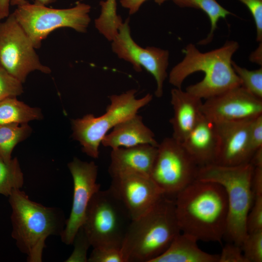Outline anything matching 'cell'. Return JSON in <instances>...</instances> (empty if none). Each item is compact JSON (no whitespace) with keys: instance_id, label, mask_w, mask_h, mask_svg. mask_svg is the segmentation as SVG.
Here are the masks:
<instances>
[{"instance_id":"d6a6232c","label":"cell","mask_w":262,"mask_h":262,"mask_svg":"<svg viewBox=\"0 0 262 262\" xmlns=\"http://www.w3.org/2000/svg\"><path fill=\"white\" fill-rule=\"evenodd\" d=\"M249 145L252 154L262 147V115L252 119L249 131Z\"/></svg>"},{"instance_id":"d6986e66","label":"cell","mask_w":262,"mask_h":262,"mask_svg":"<svg viewBox=\"0 0 262 262\" xmlns=\"http://www.w3.org/2000/svg\"><path fill=\"white\" fill-rule=\"evenodd\" d=\"M101 144L111 149L149 144L158 147L153 132L137 113L121 122L103 138Z\"/></svg>"},{"instance_id":"5bb4252c","label":"cell","mask_w":262,"mask_h":262,"mask_svg":"<svg viewBox=\"0 0 262 262\" xmlns=\"http://www.w3.org/2000/svg\"><path fill=\"white\" fill-rule=\"evenodd\" d=\"M111 178L109 188L124 204L132 220L147 212L165 195L149 176L131 173Z\"/></svg>"},{"instance_id":"9a60e30c","label":"cell","mask_w":262,"mask_h":262,"mask_svg":"<svg viewBox=\"0 0 262 262\" xmlns=\"http://www.w3.org/2000/svg\"><path fill=\"white\" fill-rule=\"evenodd\" d=\"M252 120L214 123L218 136V148L215 164L233 166L250 162L253 155L249 138Z\"/></svg>"},{"instance_id":"7c38bea8","label":"cell","mask_w":262,"mask_h":262,"mask_svg":"<svg viewBox=\"0 0 262 262\" xmlns=\"http://www.w3.org/2000/svg\"><path fill=\"white\" fill-rule=\"evenodd\" d=\"M68 168L73 181L72 204L60 236L64 243L70 245L83 223L90 201L100 190V185L97 181L98 167L94 162L82 161L75 157L68 164Z\"/></svg>"},{"instance_id":"603a6c76","label":"cell","mask_w":262,"mask_h":262,"mask_svg":"<svg viewBox=\"0 0 262 262\" xmlns=\"http://www.w3.org/2000/svg\"><path fill=\"white\" fill-rule=\"evenodd\" d=\"M32 131L28 123H11L0 125V157L6 162H9L15 146L26 139Z\"/></svg>"},{"instance_id":"ac0fdd59","label":"cell","mask_w":262,"mask_h":262,"mask_svg":"<svg viewBox=\"0 0 262 262\" xmlns=\"http://www.w3.org/2000/svg\"><path fill=\"white\" fill-rule=\"evenodd\" d=\"M170 100L173 110V115L170 119L172 137L182 143L202 116V99L175 87L171 91Z\"/></svg>"},{"instance_id":"ab89813d","label":"cell","mask_w":262,"mask_h":262,"mask_svg":"<svg viewBox=\"0 0 262 262\" xmlns=\"http://www.w3.org/2000/svg\"><path fill=\"white\" fill-rule=\"evenodd\" d=\"M155 2L159 5H161L167 0H154Z\"/></svg>"},{"instance_id":"30bf717a","label":"cell","mask_w":262,"mask_h":262,"mask_svg":"<svg viewBox=\"0 0 262 262\" xmlns=\"http://www.w3.org/2000/svg\"><path fill=\"white\" fill-rule=\"evenodd\" d=\"M34 49L13 13L0 22V66L22 83L33 71H51L41 63Z\"/></svg>"},{"instance_id":"d4e9b609","label":"cell","mask_w":262,"mask_h":262,"mask_svg":"<svg viewBox=\"0 0 262 262\" xmlns=\"http://www.w3.org/2000/svg\"><path fill=\"white\" fill-rule=\"evenodd\" d=\"M232 67L241 82V86L255 97L262 99V67L250 70L232 61Z\"/></svg>"},{"instance_id":"8fae6325","label":"cell","mask_w":262,"mask_h":262,"mask_svg":"<svg viewBox=\"0 0 262 262\" xmlns=\"http://www.w3.org/2000/svg\"><path fill=\"white\" fill-rule=\"evenodd\" d=\"M127 19L120 26L117 33L112 39V49L120 59L131 63L137 72L144 68L150 73L156 82L155 96L163 95L164 82L167 77L169 52L155 47L143 48L132 39Z\"/></svg>"},{"instance_id":"ba28073f","label":"cell","mask_w":262,"mask_h":262,"mask_svg":"<svg viewBox=\"0 0 262 262\" xmlns=\"http://www.w3.org/2000/svg\"><path fill=\"white\" fill-rule=\"evenodd\" d=\"M90 10L89 5L80 2L71 8L54 9L27 1L18 6L13 14L35 49H38L42 40L58 28L69 27L86 32L90 22Z\"/></svg>"},{"instance_id":"74e56055","label":"cell","mask_w":262,"mask_h":262,"mask_svg":"<svg viewBox=\"0 0 262 262\" xmlns=\"http://www.w3.org/2000/svg\"><path fill=\"white\" fill-rule=\"evenodd\" d=\"M99 3L101 7L107 11L113 12L117 10L116 0L100 1Z\"/></svg>"},{"instance_id":"cb8c5ba5","label":"cell","mask_w":262,"mask_h":262,"mask_svg":"<svg viewBox=\"0 0 262 262\" xmlns=\"http://www.w3.org/2000/svg\"><path fill=\"white\" fill-rule=\"evenodd\" d=\"M23 174L16 158L6 162L0 157V194L9 196L12 192L22 187Z\"/></svg>"},{"instance_id":"484cf974","label":"cell","mask_w":262,"mask_h":262,"mask_svg":"<svg viewBox=\"0 0 262 262\" xmlns=\"http://www.w3.org/2000/svg\"><path fill=\"white\" fill-rule=\"evenodd\" d=\"M241 246L247 262H262V231L248 233Z\"/></svg>"},{"instance_id":"4dcf8cb0","label":"cell","mask_w":262,"mask_h":262,"mask_svg":"<svg viewBox=\"0 0 262 262\" xmlns=\"http://www.w3.org/2000/svg\"><path fill=\"white\" fill-rule=\"evenodd\" d=\"M248 9L254 19L256 29V41L262 42V0H238Z\"/></svg>"},{"instance_id":"7a4b0ae2","label":"cell","mask_w":262,"mask_h":262,"mask_svg":"<svg viewBox=\"0 0 262 262\" xmlns=\"http://www.w3.org/2000/svg\"><path fill=\"white\" fill-rule=\"evenodd\" d=\"M239 47L237 41L227 40L219 48L202 52L195 45L188 44L183 49V59L169 73V83L175 88H181L184 81L189 75L203 72V79L185 90L201 99L241 86V81L232 66V57Z\"/></svg>"},{"instance_id":"f546056e","label":"cell","mask_w":262,"mask_h":262,"mask_svg":"<svg viewBox=\"0 0 262 262\" xmlns=\"http://www.w3.org/2000/svg\"><path fill=\"white\" fill-rule=\"evenodd\" d=\"M248 233L262 231V195L254 196L246 223Z\"/></svg>"},{"instance_id":"9c48e42d","label":"cell","mask_w":262,"mask_h":262,"mask_svg":"<svg viewBox=\"0 0 262 262\" xmlns=\"http://www.w3.org/2000/svg\"><path fill=\"white\" fill-rule=\"evenodd\" d=\"M198 168L180 142L166 137L158 144L149 176L165 195L175 196L196 179Z\"/></svg>"},{"instance_id":"6da1fadb","label":"cell","mask_w":262,"mask_h":262,"mask_svg":"<svg viewBox=\"0 0 262 262\" xmlns=\"http://www.w3.org/2000/svg\"><path fill=\"white\" fill-rule=\"evenodd\" d=\"M175 196V211L181 232L197 241L221 243L228 212L223 187L214 182L196 179Z\"/></svg>"},{"instance_id":"d590c367","label":"cell","mask_w":262,"mask_h":262,"mask_svg":"<svg viewBox=\"0 0 262 262\" xmlns=\"http://www.w3.org/2000/svg\"><path fill=\"white\" fill-rule=\"evenodd\" d=\"M249 60L262 66V42H259L257 48L253 51L249 56Z\"/></svg>"},{"instance_id":"52a82bcc","label":"cell","mask_w":262,"mask_h":262,"mask_svg":"<svg viewBox=\"0 0 262 262\" xmlns=\"http://www.w3.org/2000/svg\"><path fill=\"white\" fill-rule=\"evenodd\" d=\"M132 220L124 204L109 188L93 196L82 227L93 248L121 249Z\"/></svg>"},{"instance_id":"7402d4cb","label":"cell","mask_w":262,"mask_h":262,"mask_svg":"<svg viewBox=\"0 0 262 262\" xmlns=\"http://www.w3.org/2000/svg\"><path fill=\"white\" fill-rule=\"evenodd\" d=\"M174 2L180 7H190L203 11L208 16L211 23V30L203 39L199 41L200 45H206L210 43L213 38L214 33L217 28V23L221 19L232 14L224 8L217 0H173Z\"/></svg>"},{"instance_id":"83f0119b","label":"cell","mask_w":262,"mask_h":262,"mask_svg":"<svg viewBox=\"0 0 262 262\" xmlns=\"http://www.w3.org/2000/svg\"><path fill=\"white\" fill-rule=\"evenodd\" d=\"M73 244L74 245V250L66 262H87V252L89 247L91 246L82 227L75 235Z\"/></svg>"},{"instance_id":"f1b7e54d","label":"cell","mask_w":262,"mask_h":262,"mask_svg":"<svg viewBox=\"0 0 262 262\" xmlns=\"http://www.w3.org/2000/svg\"><path fill=\"white\" fill-rule=\"evenodd\" d=\"M89 262H124L120 248L111 247L93 248Z\"/></svg>"},{"instance_id":"836d02e7","label":"cell","mask_w":262,"mask_h":262,"mask_svg":"<svg viewBox=\"0 0 262 262\" xmlns=\"http://www.w3.org/2000/svg\"><path fill=\"white\" fill-rule=\"evenodd\" d=\"M252 190L254 196L262 195V167H254Z\"/></svg>"},{"instance_id":"44dd1931","label":"cell","mask_w":262,"mask_h":262,"mask_svg":"<svg viewBox=\"0 0 262 262\" xmlns=\"http://www.w3.org/2000/svg\"><path fill=\"white\" fill-rule=\"evenodd\" d=\"M42 118L40 108L32 107L16 97H9L0 101V125L11 123H28Z\"/></svg>"},{"instance_id":"f35d334b","label":"cell","mask_w":262,"mask_h":262,"mask_svg":"<svg viewBox=\"0 0 262 262\" xmlns=\"http://www.w3.org/2000/svg\"><path fill=\"white\" fill-rule=\"evenodd\" d=\"M56 0H35V3L44 5H47L49 4L55 2ZM28 1L26 0H10V5L17 6L22 5L26 3Z\"/></svg>"},{"instance_id":"5b68a950","label":"cell","mask_w":262,"mask_h":262,"mask_svg":"<svg viewBox=\"0 0 262 262\" xmlns=\"http://www.w3.org/2000/svg\"><path fill=\"white\" fill-rule=\"evenodd\" d=\"M254 166L250 163L233 166L213 164L199 167L196 179L221 185L226 193L228 212L224 237L241 246L247 234L246 223L254 196Z\"/></svg>"},{"instance_id":"2e32d148","label":"cell","mask_w":262,"mask_h":262,"mask_svg":"<svg viewBox=\"0 0 262 262\" xmlns=\"http://www.w3.org/2000/svg\"><path fill=\"white\" fill-rule=\"evenodd\" d=\"M157 147L149 144L112 149L108 172L111 177L125 174L150 175Z\"/></svg>"},{"instance_id":"e575fe53","label":"cell","mask_w":262,"mask_h":262,"mask_svg":"<svg viewBox=\"0 0 262 262\" xmlns=\"http://www.w3.org/2000/svg\"><path fill=\"white\" fill-rule=\"evenodd\" d=\"M147 0H120L121 6L129 11L130 15L136 13L141 5Z\"/></svg>"},{"instance_id":"3957f363","label":"cell","mask_w":262,"mask_h":262,"mask_svg":"<svg viewBox=\"0 0 262 262\" xmlns=\"http://www.w3.org/2000/svg\"><path fill=\"white\" fill-rule=\"evenodd\" d=\"M180 232L174 200L164 195L147 212L132 220L121 247L124 262H152Z\"/></svg>"},{"instance_id":"1f68e13d","label":"cell","mask_w":262,"mask_h":262,"mask_svg":"<svg viewBox=\"0 0 262 262\" xmlns=\"http://www.w3.org/2000/svg\"><path fill=\"white\" fill-rule=\"evenodd\" d=\"M218 262H247L241 246L229 242L222 248L219 254Z\"/></svg>"},{"instance_id":"4fadbf2b","label":"cell","mask_w":262,"mask_h":262,"mask_svg":"<svg viewBox=\"0 0 262 262\" xmlns=\"http://www.w3.org/2000/svg\"><path fill=\"white\" fill-rule=\"evenodd\" d=\"M201 112L214 123L251 119L262 115V99L239 86L205 99Z\"/></svg>"},{"instance_id":"8992f818","label":"cell","mask_w":262,"mask_h":262,"mask_svg":"<svg viewBox=\"0 0 262 262\" xmlns=\"http://www.w3.org/2000/svg\"><path fill=\"white\" fill-rule=\"evenodd\" d=\"M136 92L135 89H132L119 95L110 96V102L105 112L99 116L87 114L82 118L71 120L72 137L80 143L82 151L87 155L98 158L99 145L108 132L137 114L152 99V95L149 93L137 98Z\"/></svg>"},{"instance_id":"e0dca14e","label":"cell","mask_w":262,"mask_h":262,"mask_svg":"<svg viewBox=\"0 0 262 262\" xmlns=\"http://www.w3.org/2000/svg\"><path fill=\"white\" fill-rule=\"evenodd\" d=\"M181 143L199 167L215 164L218 134L215 123L203 115Z\"/></svg>"},{"instance_id":"4316f807","label":"cell","mask_w":262,"mask_h":262,"mask_svg":"<svg viewBox=\"0 0 262 262\" xmlns=\"http://www.w3.org/2000/svg\"><path fill=\"white\" fill-rule=\"evenodd\" d=\"M22 83L0 66V101L23 93Z\"/></svg>"},{"instance_id":"8d00e7d4","label":"cell","mask_w":262,"mask_h":262,"mask_svg":"<svg viewBox=\"0 0 262 262\" xmlns=\"http://www.w3.org/2000/svg\"><path fill=\"white\" fill-rule=\"evenodd\" d=\"M10 5V0H0V19L8 16Z\"/></svg>"},{"instance_id":"ffe728a7","label":"cell","mask_w":262,"mask_h":262,"mask_svg":"<svg viewBox=\"0 0 262 262\" xmlns=\"http://www.w3.org/2000/svg\"><path fill=\"white\" fill-rule=\"evenodd\" d=\"M193 237L180 233L168 248L152 262H218L219 254L202 250Z\"/></svg>"},{"instance_id":"277c9868","label":"cell","mask_w":262,"mask_h":262,"mask_svg":"<svg viewBox=\"0 0 262 262\" xmlns=\"http://www.w3.org/2000/svg\"><path fill=\"white\" fill-rule=\"evenodd\" d=\"M12 208V236L29 262H40L46 239L62 234L66 220L63 212L31 200L20 189L9 196Z\"/></svg>"}]
</instances>
